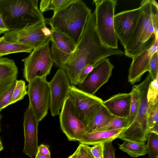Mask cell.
I'll use <instances>...</instances> for the list:
<instances>
[{
    "label": "cell",
    "mask_w": 158,
    "mask_h": 158,
    "mask_svg": "<svg viewBox=\"0 0 158 158\" xmlns=\"http://www.w3.org/2000/svg\"><path fill=\"white\" fill-rule=\"evenodd\" d=\"M73 0H42L40 3L39 10L42 13L52 10L54 13L62 8Z\"/></svg>",
    "instance_id": "cell-24"
},
{
    "label": "cell",
    "mask_w": 158,
    "mask_h": 158,
    "mask_svg": "<svg viewBox=\"0 0 158 158\" xmlns=\"http://www.w3.org/2000/svg\"><path fill=\"white\" fill-rule=\"evenodd\" d=\"M128 125V118L114 116L110 121L105 126L103 130L126 128Z\"/></svg>",
    "instance_id": "cell-29"
},
{
    "label": "cell",
    "mask_w": 158,
    "mask_h": 158,
    "mask_svg": "<svg viewBox=\"0 0 158 158\" xmlns=\"http://www.w3.org/2000/svg\"><path fill=\"white\" fill-rule=\"evenodd\" d=\"M77 158H95L92 153L90 147L88 145L80 143Z\"/></svg>",
    "instance_id": "cell-33"
},
{
    "label": "cell",
    "mask_w": 158,
    "mask_h": 158,
    "mask_svg": "<svg viewBox=\"0 0 158 158\" xmlns=\"http://www.w3.org/2000/svg\"><path fill=\"white\" fill-rule=\"evenodd\" d=\"M158 39L142 52L132 58L129 69L128 81L131 85L140 81L143 74L149 71V62L153 55L158 52Z\"/></svg>",
    "instance_id": "cell-16"
},
{
    "label": "cell",
    "mask_w": 158,
    "mask_h": 158,
    "mask_svg": "<svg viewBox=\"0 0 158 158\" xmlns=\"http://www.w3.org/2000/svg\"><path fill=\"white\" fill-rule=\"evenodd\" d=\"M51 30V54L56 66L62 68L74 51L77 45L64 34L57 30Z\"/></svg>",
    "instance_id": "cell-13"
},
{
    "label": "cell",
    "mask_w": 158,
    "mask_h": 158,
    "mask_svg": "<svg viewBox=\"0 0 158 158\" xmlns=\"http://www.w3.org/2000/svg\"><path fill=\"white\" fill-rule=\"evenodd\" d=\"M37 153L42 155L51 156L49 146L43 144L38 146Z\"/></svg>",
    "instance_id": "cell-38"
},
{
    "label": "cell",
    "mask_w": 158,
    "mask_h": 158,
    "mask_svg": "<svg viewBox=\"0 0 158 158\" xmlns=\"http://www.w3.org/2000/svg\"><path fill=\"white\" fill-rule=\"evenodd\" d=\"M115 152L112 142L104 143L103 158H115Z\"/></svg>",
    "instance_id": "cell-34"
},
{
    "label": "cell",
    "mask_w": 158,
    "mask_h": 158,
    "mask_svg": "<svg viewBox=\"0 0 158 158\" xmlns=\"http://www.w3.org/2000/svg\"><path fill=\"white\" fill-rule=\"evenodd\" d=\"M104 144L98 143L90 147L91 152L95 158H103Z\"/></svg>",
    "instance_id": "cell-35"
},
{
    "label": "cell",
    "mask_w": 158,
    "mask_h": 158,
    "mask_svg": "<svg viewBox=\"0 0 158 158\" xmlns=\"http://www.w3.org/2000/svg\"><path fill=\"white\" fill-rule=\"evenodd\" d=\"M3 147L0 138V152L3 150Z\"/></svg>",
    "instance_id": "cell-43"
},
{
    "label": "cell",
    "mask_w": 158,
    "mask_h": 158,
    "mask_svg": "<svg viewBox=\"0 0 158 158\" xmlns=\"http://www.w3.org/2000/svg\"><path fill=\"white\" fill-rule=\"evenodd\" d=\"M147 144V152L149 158H158V136L154 133H149Z\"/></svg>",
    "instance_id": "cell-28"
},
{
    "label": "cell",
    "mask_w": 158,
    "mask_h": 158,
    "mask_svg": "<svg viewBox=\"0 0 158 158\" xmlns=\"http://www.w3.org/2000/svg\"><path fill=\"white\" fill-rule=\"evenodd\" d=\"M23 116L24 143L23 152L32 158L36 156L38 152L39 122L29 106L24 112Z\"/></svg>",
    "instance_id": "cell-15"
},
{
    "label": "cell",
    "mask_w": 158,
    "mask_h": 158,
    "mask_svg": "<svg viewBox=\"0 0 158 158\" xmlns=\"http://www.w3.org/2000/svg\"><path fill=\"white\" fill-rule=\"evenodd\" d=\"M17 78L0 84V98L5 93L12 84L15 82Z\"/></svg>",
    "instance_id": "cell-37"
},
{
    "label": "cell",
    "mask_w": 158,
    "mask_h": 158,
    "mask_svg": "<svg viewBox=\"0 0 158 158\" xmlns=\"http://www.w3.org/2000/svg\"><path fill=\"white\" fill-rule=\"evenodd\" d=\"M9 31L3 21L1 15L0 14V35Z\"/></svg>",
    "instance_id": "cell-39"
},
{
    "label": "cell",
    "mask_w": 158,
    "mask_h": 158,
    "mask_svg": "<svg viewBox=\"0 0 158 158\" xmlns=\"http://www.w3.org/2000/svg\"><path fill=\"white\" fill-rule=\"evenodd\" d=\"M114 66L108 58L97 63L84 81L78 85L81 91L94 95L96 92L108 81Z\"/></svg>",
    "instance_id": "cell-11"
},
{
    "label": "cell",
    "mask_w": 158,
    "mask_h": 158,
    "mask_svg": "<svg viewBox=\"0 0 158 158\" xmlns=\"http://www.w3.org/2000/svg\"><path fill=\"white\" fill-rule=\"evenodd\" d=\"M95 28L102 42L109 48L118 49V39L114 27L116 0H94Z\"/></svg>",
    "instance_id": "cell-5"
},
{
    "label": "cell",
    "mask_w": 158,
    "mask_h": 158,
    "mask_svg": "<svg viewBox=\"0 0 158 158\" xmlns=\"http://www.w3.org/2000/svg\"><path fill=\"white\" fill-rule=\"evenodd\" d=\"M33 50L27 46L7 41L3 36L0 37V57L13 53H30Z\"/></svg>",
    "instance_id": "cell-23"
},
{
    "label": "cell",
    "mask_w": 158,
    "mask_h": 158,
    "mask_svg": "<svg viewBox=\"0 0 158 158\" xmlns=\"http://www.w3.org/2000/svg\"><path fill=\"white\" fill-rule=\"evenodd\" d=\"M79 147L78 146L75 151L67 158H77Z\"/></svg>",
    "instance_id": "cell-41"
},
{
    "label": "cell",
    "mask_w": 158,
    "mask_h": 158,
    "mask_svg": "<svg viewBox=\"0 0 158 158\" xmlns=\"http://www.w3.org/2000/svg\"><path fill=\"white\" fill-rule=\"evenodd\" d=\"M142 10L141 6L126 10L114 15V27L118 40L124 47L135 27Z\"/></svg>",
    "instance_id": "cell-14"
},
{
    "label": "cell",
    "mask_w": 158,
    "mask_h": 158,
    "mask_svg": "<svg viewBox=\"0 0 158 158\" xmlns=\"http://www.w3.org/2000/svg\"><path fill=\"white\" fill-rule=\"evenodd\" d=\"M123 140L122 144H119V148L131 157L137 158L147 153V144L145 142L127 139Z\"/></svg>",
    "instance_id": "cell-22"
},
{
    "label": "cell",
    "mask_w": 158,
    "mask_h": 158,
    "mask_svg": "<svg viewBox=\"0 0 158 158\" xmlns=\"http://www.w3.org/2000/svg\"><path fill=\"white\" fill-rule=\"evenodd\" d=\"M125 128L105 130L89 133L85 132L78 141L81 144L88 145L112 142L118 138Z\"/></svg>",
    "instance_id": "cell-19"
},
{
    "label": "cell",
    "mask_w": 158,
    "mask_h": 158,
    "mask_svg": "<svg viewBox=\"0 0 158 158\" xmlns=\"http://www.w3.org/2000/svg\"><path fill=\"white\" fill-rule=\"evenodd\" d=\"M67 97L73 104L85 129L94 117L103 101L101 98L87 94L71 85L69 88Z\"/></svg>",
    "instance_id": "cell-8"
},
{
    "label": "cell",
    "mask_w": 158,
    "mask_h": 158,
    "mask_svg": "<svg viewBox=\"0 0 158 158\" xmlns=\"http://www.w3.org/2000/svg\"><path fill=\"white\" fill-rule=\"evenodd\" d=\"M16 82V81L13 83L5 93L0 98V112L3 109L10 105Z\"/></svg>",
    "instance_id": "cell-30"
},
{
    "label": "cell",
    "mask_w": 158,
    "mask_h": 158,
    "mask_svg": "<svg viewBox=\"0 0 158 158\" xmlns=\"http://www.w3.org/2000/svg\"><path fill=\"white\" fill-rule=\"evenodd\" d=\"M149 74L153 80L156 78L158 75V53H155L152 56L149 62Z\"/></svg>",
    "instance_id": "cell-32"
},
{
    "label": "cell",
    "mask_w": 158,
    "mask_h": 158,
    "mask_svg": "<svg viewBox=\"0 0 158 158\" xmlns=\"http://www.w3.org/2000/svg\"><path fill=\"white\" fill-rule=\"evenodd\" d=\"M59 115L61 129L68 140L78 141L85 133V127L68 97L64 102Z\"/></svg>",
    "instance_id": "cell-10"
},
{
    "label": "cell",
    "mask_w": 158,
    "mask_h": 158,
    "mask_svg": "<svg viewBox=\"0 0 158 158\" xmlns=\"http://www.w3.org/2000/svg\"><path fill=\"white\" fill-rule=\"evenodd\" d=\"M35 158H51V156H46L42 155L37 153Z\"/></svg>",
    "instance_id": "cell-42"
},
{
    "label": "cell",
    "mask_w": 158,
    "mask_h": 158,
    "mask_svg": "<svg viewBox=\"0 0 158 158\" xmlns=\"http://www.w3.org/2000/svg\"><path fill=\"white\" fill-rule=\"evenodd\" d=\"M25 82L23 80H17L13 90L10 105L22 100L27 94V88Z\"/></svg>",
    "instance_id": "cell-27"
},
{
    "label": "cell",
    "mask_w": 158,
    "mask_h": 158,
    "mask_svg": "<svg viewBox=\"0 0 158 158\" xmlns=\"http://www.w3.org/2000/svg\"><path fill=\"white\" fill-rule=\"evenodd\" d=\"M131 100V93H119L103 101V104L112 115L128 118Z\"/></svg>",
    "instance_id": "cell-17"
},
{
    "label": "cell",
    "mask_w": 158,
    "mask_h": 158,
    "mask_svg": "<svg viewBox=\"0 0 158 158\" xmlns=\"http://www.w3.org/2000/svg\"><path fill=\"white\" fill-rule=\"evenodd\" d=\"M147 120L148 130L158 124V104L147 112Z\"/></svg>",
    "instance_id": "cell-31"
},
{
    "label": "cell",
    "mask_w": 158,
    "mask_h": 158,
    "mask_svg": "<svg viewBox=\"0 0 158 158\" xmlns=\"http://www.w3.org/2000/svg\"><path fill=\"white\" fill-rule=\"evenodd\" d=\"M38 0H0V14L9 31L46 22L39 10Z\"/></svg>",
    "instance_id": "cell-4"
},
{
    "label": "cell",
    "mask_w": 158,
    "mask_h": 158,
    "mask_svg": "<svg viewBox=\"0 0 158 158\" xmlns=\"http://www.w3.org/2000/svg\"><path fill=\"white\" fill-rule=\"evenodd\" d=\"M152 80L149 73L143 82L135 85L139 94V106L138 114L135 120L139 124L144 133L148 135L149 132L147 120L148 108L147 93L150 84Z\"/></svg>",
    "instance_id": "cell-18"
},
{
    "label": "cell",
    "mask_w": 158,
    "mask_h": 158,
    "mask_svg": "<svg viewBox=\"0 0 158 158\" xmlns=\"http://www.w3.org/2000/svg\"><path fill=\"white\" fill-rule=\"evenodd\" d=\"M27 94L29 105L39 123L50 109V93L46 78L36 77L28 82Z\"/></svg>",
    "instance_id": "cell-9"
},
{
    "label": "cell",
    "mask_w": 158,
    "mask_h": 158,
    "mask_svg": "<svg viewBox=\"0 0 158 158\" xmlns=\"http://www.w3.org/2000/svg\"><path fill=\"white\" fill-rule=\"evenodd\" d=\"M91 10L81 0H73L46 19L51 30L59 31L71 38L77 45L83 33Z\"/></svg>",
    "instance_id": "cell-3"
},
{
    "label": "cell",
    "mask_w": 158,
    "mask_h": 158,
    "mask_svg": "<svg viewBox=\"0 0 158 158\" xmlns=\"http://www.w3.org/2000/svg\"><path fill=\"white\" fill-rule=\"evenodd\" d=\"M142 10L134 31L123 47L124 54L132 58L149 47L155 40L158 27V5L155 0H143Z\"/></svg>",
    "instance_id": "cell-2"
},
{
    "label": "cell",
    "mask_w": 158,
    "mask_h": 158,
    "mask_svg": "<svg viewBox=\"0 0 158 158\" xmlns=\"http://www.w3.org/2000/svg\"><path fill=\"white\" fill-rule=\"evenodd\" d=\"M130 93L131 96V100L130 113L128 117V126L136 118L139 106V94L135 85L132 87V89Z\"/></svg>",
    "instance_id": "cell-25"
},
{
    "label": "cell",
    "mask_w": 158,
    "mask_h": 158,
    "mask_svg": "<svg viewBox=\"0 0 158 158\" xmlns=\"http://www.w3.org/2000/svg\"><path fill=\"white\" fill-rule=\"evenodd\" d=\"M43 21L32 26L9 31L2 36L6 41L32 48L33 49L50 41L51 30Z\"/></svg>",
    "instance_id": "cell-7"
},
{
    "label": "cell",
    "mask_w": 158,
    "mask_h": 158,
    "mask_svg": "<svg viewBox=\"0 0 158 158\" xmlns=\"http://www.w3.org/2000/svg\"><path fill=\"white\" fill-rule=\"evenodd\" d=\"M48 83L50 93L49 109L52 116H55L59 115L71 85L66 73L60 68Z\"/></svg>",
    "instance_id": "cell-12"
},
{
    "label": "cell",
    "mask_w": 158,
    "mask_h": 158,
    "mask_svg": "<svg viewBox=\"0 0 158 158\" xmlns=\"http://www.w3.org/2000/svg\"><path fill=\"white\" fill-rule=\"evenodd\" d=\"M96 64L92 63L86 65L82 69L80 73L79 77L78 85L81 84L84 81L87 75L93 70L94 66Z\"/></svg>",
    "instance_id": "cell-36"
},
{
    "label": "cell",
    "mask_w": 158,
    "mask_h": 158,
    "mask_svg": "<svg viewBox=\"0 0 158 158\" xmlns=\"http://www.w3.org/2000/svg\"><path fill=\"white\" fill-rule=\"evenodd\" d=\"M18 68L13 60L0 58V84L17 78Z\"/></svg>",
    "instance_id": "cell-21"
},
{
    "label": "cell",
    "mask_w": 158,
    "mask_h": 158,
    "mask_svg": "<svg viewBox=\"0 0 158 158\" xmlns=\"http://www.w3.org/2000/svg\"><path fill=\"white\" fill-rule=\"evenodd\" d=\"M158 75L150 84L147 93L148 108L147 112L158 104Z\"/></svg>",
    "instance_id": "cell-26"
},
{
    "label": "cell",
    "mask_w": 158,
    "mask_h": 158,
    "mask_svg": "<svg viewBox=\"0 0 158 158\" xmlns=\"http://www.w3.org/2000/svg\"><path fill=\"white\" fill-rule=\"evenodd\" d=\"M124 54L122 50L109 48L103 43L96 30L94 15L91 12L74 51L61 69L66 73L71 85L76 86L78 85L80 73L86 65L97 64L110 56Z\"/></svg>",
    "instance_id": "cell-1"
},
{
    "label": "cell",
    "mask_w": 158,
    "mask_h": 158,
    "mask_svg": "<svg viewBox=\"0 0 158 158\" xmlns=\"http://www.w3.org/2000/svg\"><path fill=\"white\" fill-rule=\"evenodd\" d=\"M1 115L0 114V118H1ZM0 131H1V127H0Z\"/></svg>",
    "instance_id": "cell-44"
},
{
    "label": "cell",
    "mask_w": 158,
    "mask_h": 158,
    "mask_svg": "<svg viewBox=\"0 0 158 158\" xmlns=\"http://www.w3.org/2000/svg\"><path fill=\"white\" fill-rule=\"evenodd\" d=\"M48 41L33 50L23 59V76L28 82L36 77L46 78L50 74L54 63L52 57Z\"/></svg>",
    "instance_id": "cell-6"
},
{
    "label": "cell",
    "mask_w": 158,
    "mask_h": 158,
    "mask_svg": "<svg viewBox=\"0 0 158 158\" xmlns=\"http://www.w3.org/2000/svg\"><path fill=\"white\" fill-rule=\"evenodd\" d=\"M114 116L102 104L92 121L85 128V132L103 130Z\"/></svg>",
    "instance_id": "cell-20"
},
{
    "label": "cell",
    "mask_w": 158,
    "mask_h": 158,
    "mask_svg": "<svg viewBox=\"0 0 158 158\" xmlns=\"http://www.w3.org/2000/svg\"><path fill=\"white\" fill-rule=\"evenodd\" d=\"M149 133H154L158 135V124H157L148 130Z\"/></svg>",
    "instance_id": "cell-40"
}]
</instances>
